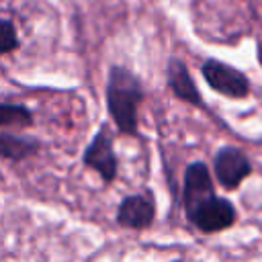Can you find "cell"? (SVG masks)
I'll return each mask as SVG.
<instances>
[{"instance_id": "7a4b0ae2", "label": "cell", "mask_w": 262, "mask_h": 262, "mask_svg": "<svg viewBox=\"0 0 262 262\" xmlns=\"http://www.w3.org/2000/svg\"><path fill=\"white\" fill-rule=\"evenodd\" d=\"M203 76L209 82L211 88H215L217 92L231 96V98H242L248 94V80L242 72L229 68L227 63H221L217 59H209L203 66Z\"/></svg>"}, {"instance_id": "30bf717a", "label": "cell", "mask_w": 262, "mask_h": 262, "mask_svg": "<svg viewBox=\"0 0 262 262\" xmlns=\"http://www.w3.org/2000/svg\"><path fill=\"white\" fill-rule=\"evenodd\" d=\"M33 123L31 111L20 104L0 102V127H27Z\"/></svg>"}, {"instance_id": "52a82bcc", "label": "cell", "mask_w": 262, "mask_h": 262, "mask_svg": "<svg viewBox=\"0 0 262 262\" xmlns=\"http://www.w3.org/2000/svg\"><path fill=\"white\" fill-rule=\"evenodd\" d=\"M117 219L121 225L125 227H133V229H141L145 225L151 223L154 219V201L147 194H135V196H127L117 213Z\"/></svg>"}, {"instance_id": "8992f818", "label": "cell", "mask_w": 262, "mask_h": 262, "mask_svg": "<svg viewBox=\"0 0 262 262\" xmlns=\"http://www.w3.org/2000/svg\"><path fill=\"white\" fill-rule=\"evenodd\" d=\"M188 217L203 231H219V229L229 227L235 221V211H233V207L225 199L213 196L209 203H205L203 207H199Z\"/></svg>"}, {"instance_id": "277c9868", "label": "cell", "mask_w": 262, "mask_h": 262, "mask_svg": "<svg viewBox=\"0 0 262 262\" xmlns=\"http://www.w3.org/2000/svg\"><path fill=\"white\" fill-rule=\"evenodd\" d=\"M84 164L92 170H96L106 182H111L117 174V158L113 151L111 137L106 135V129H100L96 137L90 141V145L84 151Z\"/></svg>"}, {"instance_id": "3957f363", "label": "cell", "mask_w": 262, "mask_h": 262, "mask_svg": "<svg viewBox=\"0 0 262 262\" xmlns=\"http://www.w3.org/2000/svg\"><path fill=\"white\" fill-rule=\"evenodd\" d=\"M213 196H215V192H213V182H211L207 166L201 164V162L188 166L186 176H184V207H186V215H192L199 207L209 203Z\"/></svg>"}, {"instance_id": "9c48e42d", "label": "cell", "mask_w": 262, "mask_h": 262, "mask_svg": "<svg viewBox=\"0 0 262 262\" xmlns=\"http://www.w3.org/2000/svg\"><path fill=\"white\" fill-rule=\"evenodd\" d=\"M37 151V143L10 133H0V156L8 160H23Z\"/></svg>"}, {"instance_id": "5b68a950", "label": "cell", "mask_w": 262, "mask_h": 262, "mask_svg": "<svg viewBox=\"0 0 262 262\" xmlns=\"http://www.w3.org/2000/svg\"><path fill=\"white\" fill-rule=\"evenodd\" d=\"M250 170L252 166L248 158L235 147H225L215 158V174L225 188H235L250 174Z\"/></svg>"}, {"instance_id": "ba28073f", "label": "cell", "mask_w": 262, "mask_h": 262, "mask_svg": "<svg viewBox=\"0 0 262 262\" xmlns=\"http://www.w3.org/2000/svg\"><path fill=\"white\" fill-rule=\"evenodd\" d=\"M168 82H170V88L174 90V94L186 102H192V104H201V94L196 90V86L192 84L186 68L182 61L178 59H172L170 66H168Z\"/></svg>"}, {"instance_id": "8fae6325", "label": "cell", "mask_w": 262, "mask_h": 262, "mask_svg": "<svg viewBox=\"0 0 262 262\" xmlns=\"http://www.w3.org/2000/svg\"><path fill=\"white\" fill-rule=\"evenodd\" d=\"M18 47V39L14 33V27L8 20L0 18V53H8Z\"/></svg>"}, {"instance_id": "6da1fadb", "label": "cell", "mask_w": 262, "mask_h": 262, "mask_svg": "<svg viewBox=\"0 0 262 262\" xmlns=\"http://www.w3.org/2000/svg\"><path fill=\"white\" fill-rule=\"evenodd\" d=\"M143 100V88L133 72L113 66L106 84V106L117 127L127 135H137V106Z\"/></svg>"}]
</instances>
